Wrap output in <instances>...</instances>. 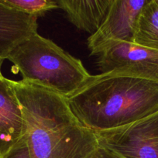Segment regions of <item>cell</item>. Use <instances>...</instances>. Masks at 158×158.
Here are the masks:
<instances>
[{"mask_svg":"<svg viewBox=\"0 0 158 158\" xmlns=\"http://www.w3.org/2000/svg\"><path fill=\"white\" fill-rule=\"evenodd\" d=\"M20 104L30 158H88L99 147L95 133L71 112L66 97L11 80Z\"/></svg>","mask_w":158,"mask_h":158,"instance_id":"1","label":"cell"},{"mask_svg":"<svg viewBox=\"0 0 158 158\" xmlns=\"http://www.w3.org/2000/svg\"><path fill=\"white\" fill-rule=\"evenodd\" d=\"M66 100L85 127L94 133L111 131L158 110V83L123 74L101 73L91 76Z\"/></svg>","mask_w":158,"mask_h":158,"instance_id":"2","label":"cell"},{"mask_svg":"<svg viewBox=\"0 0 158 158\" xmlns=\"http://www.w3.org/2000/svg\"><path fill=\"white\" fill-rule=\"evenodd\" d=\"M6 60L13 64L23 81L64 97L74 94L91 76L80 60L38 33L15 46Z\"/></svg>","mask_w":158,"mask_h":158,"instance_id":"3","label":"cell"},{"mask_svg":"<svg viewBox=\"0 0 158 158\" xmlns=\"http://www.w3.org/2000/svg\"><path fill=\"white\" fill-rule=\"evenodd\" d=\"M95 135L99 146L122 158H158V110L131 124Z\"/></svg>","mask_w":158,"mask_h":158,"instance_id":"4","label":"cell"},{"mask_svg":"<svg viewBox=\"0 0 158 158\" xmlns=\"http://www.w3.org/2000/svg\"><path fill=\"white\" fill-rule=\"evenodd\" d=\"M101 73H113L158 83V50L133 43L110 41L97 54Z\"/></svg>","mask_w":158,"mask_h":158,"instance_id":"5","label":"cell"},{"mask_svg":"<svg viewBox=\"0 0 158 158\" xmlns=\"http://www.w3.org/2000/svg\"><path fill=\"white\" fill-rule=\"evenodd\" d=\"M148 0H112L105 20L99 29L87 40L91 55L110 41L133 43L136 23Z\"/></svg>","mask_w":158,"mask_h":158,"instance_id":"6","label":"cell"},{"mask_svg":"<svg viewBox=\"0 0 158 158\" xmlns=\"http://www.w3.org/2000/svg\"><path fill=\"white\" fill-rule=\"evenodd\" d=\"M0 59V158L24 136V120L11 80L2 73Z\"/></svg>","mask_w":158,"mask_h":158,"instance_id":"7","label":"cell"},{"mask_svg":"<svg viewBox=\"0 0 158 158\" xmlns=\"http://www.w3.org/2000/svg\"><path fill=\"white\" fill-rule=\"evenodd\" d=\"M37 33V18L22 12L0 0V59L6 60L23 40Z\"/></svg>","mask_w":158,"mask_h":158,"instance_id":"8","label":"cell"},{"mask_svg":"<svg viewBox=\"0 0 158 158\" xmlns=\"http://www.w3.org/2000/svg\"><path fill=\"white\" fill-rule=\"evenodd\" d=\"M68 20L80 30L93 35L105 20L112 0H58Z\"/></svg>","mask_w":158,"mask_h":158,"instance_id":"9","label":"cell"},{"mask_svg":"<svg viewBox=\"0 0 158 158\" xmlns=\"http://www.w3.org/2000/svg\"><path fill=\"white\" fill-rule=\"evenodd\" d=\"M133 43L158 50V0H148L143 8Z\"/></svg>","mask_w":158,"mask_h":158,"instance_id":"10","label":"cell"},{"mask_svg":"<svg viewBox=\"0 0 158 158\" xmlns=\"http://www.w3.org/2000/svg\"><path fill=\"white\" fill-rule=\"evenodd\" d=\"M4 3L22 12L37 18L46 12L57 9L58 4L54 0H2Z\"/></svg>","mask_w":158,"mask_h":158,"instance_id":"11","label":"cell"},{"mask_svg":"<svg viewBox=\"0 0 158 158\" xmlns=\"http://www.w3.org/2000/svg\"><path fill=\"white\" fill-rule=\"evenodd\" d=\"M1 158H30L25 136Z\"/></svg>","mask_w":158,"mask_h":158,"instance_id":"12","label":"cell"},{"mask_svg":"<svg viewBox=\"0 0 158 158\" xmlns=\"http://www.w3.org/2000/svg\"><path fill=\"white\" fill-rule=\"evenodd\" d=\"M88 158H122L117 154L104 147L99 146Z\"/></svg>","mask_w":158,"mask_h":158,"instance_id":"13","label":"cell"}]
</instances>
